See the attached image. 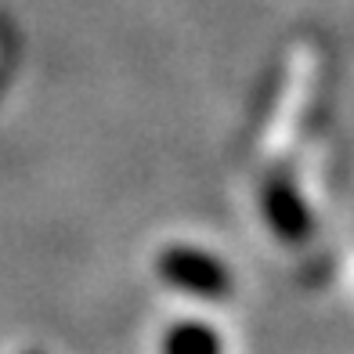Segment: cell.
<instances>
[{"label":"cell","mask_w":354,"mask_h":354,"mask_svg":"<svg viewBox=\"0 0 354 354\" xmlns=\"http://www.w3.org/2000/svg\"><path fill=\"white\" fill-rule=\"evenodd\" d=\"M156 271L163 275L174 289L199 300H228L232 297V275L214 253L196 250V246H170L156 261Z\"/></svg>","instance_id":"obj_1"},{"label":"cell","mask_w":354,"mask_h":354,"mask_svg":"<svg viewBox=\"0 0 354 354\" xmlns=\"http://www.w3.org/2000/svg\"><path fill=\"white\" fill-rule=\"evenodd\" d=\"M264 217L268 224L279 232V239H286V243H308L311 239V214H308V203H304V196L282 181V177H271V181L264 185Z\"/></svg>","instance_id":"obj_2"},{"label":"cell","mask_w":354,"mask_h":354,"mask_svg":"<svg viewBox=\"0 0 354 354\" xmlns=\"http://www.w3.org/2000/svg\"><path fill=\"white\" fill-rule=\"evenodd\" d=\"M221 333H214L210 326H199V322H181L174 326L163 340V354H221Z\"/></svg>","instance_id":"obj_3"}]
</instances>
